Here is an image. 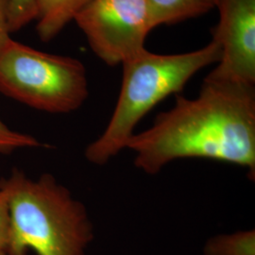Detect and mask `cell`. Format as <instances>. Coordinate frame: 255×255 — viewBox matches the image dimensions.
Listing matches in <instances>:
<instances>
[{
    "label": "cell",
    "mask_w": 255,
    "mask_h": 255,
    "mask_svg": "<svg viewBox=\"0 0 255 255\" xmlns=\"http://www.w3.org/2000/svg\"><path fill=\"white\" fill-rule=\"evenodd\" d=\"M126 148L148 175L175 160L202 158L246 167L255 181V86L204 79L197 98L177 95L173 107L134 133Z\"/></svg>",
    "instance_id": "6da1fadb"
},
{
    "label": "cell",
    "mask_w": 255,
    "mask_h": 255,
    "mask_svg": "<svg viewBox=\"0 0 255 255\" xmlns=\"http://www.w3.org/2000/svg\"><path fill=\"white\" fill-rule=\"evenodd\" d=\"M36 18V0H9V32L16 31Z\"/></svg>",
    "instance_id": "30bf717a"
},
{
    "label": "cell",
    "mask_w": 255,
    "mask_h": 255,
    "mask_svg": "<svg viewBox=\"0 0 255 255\" xmlns=\"http://www.w3.org/2000/svg\"><path fill=\"white\" fill-rule=\"evenodd\" d=\"M212 40L221 58L206 80L255 86V0H219Z\"/></svg>",
    "instance_id": "8992f818"
},
{
    "label": "cell",
    "mask_w": 255,
    "mask_h": 255,
    "mask_svg": "<svg viewBox=\"0 0 255 255\" xmlns=\"http://www.w3.org/2000/svg\"><path fill=\"white\" fill-rule=\"evenodd\" d=\"M204 255H255V230L210 238L204 247Z\"/></svg>",
    "instance_id": "9c48e42d"
},
{
    "label": "cell",
    "mask_w": 255,
    "mask_h": 255,
    "mask_svg": "<svg viewBox=\"0 0 255 255\" xmlns=\"http://www.w3.org/2000/svg\"><path fill=\"white\" fill-rule=\"evenodd\" d=\"M0 255H9L6 252H4V251H2V250H0Z\"/></svg>",
    "instance_id": "5bb4252c"
},
{
    "label": "cell",
    "mask_w": 255,
    "mask_h": 255,
    "mask_svg": "<svg viewBox=\"0 0 255 255\" xmlns=\"http://www.w3.org/2000/svg\"><path fill=\"white\" fill-rule=\"evenodd\" d=\"M152 27L173 25L216 9L219 0H147Z\"/></svg>",
    "instance_id": "ba28073f"
},
{
    "label": "cell",
    "mask_w": 255,
    "mask_h": 255,
    "mask_svg": "<svg viewBox=\"0 0 255 255\" xmlns=\"http://www.w3.org/2000/svg\"><path fill=\"white\" fill-rule=\"evenodd\" d=\"M41 144L35 138L11 130L0 120V152L9 153L10 151L27 146H39Z\"/></svg>",
    "instance_id": "8fae6325"
},
{
    "label": "cell",
    "mask_w": 255,
    "mask_h": 255,
    "mask_svg": "<svg viewBox=\"0 0 255 255\" xmlns=\"http://www.w3.org/2000/svg\"><path fill=\"white\" fill-rule=\"evenodd\" d=\"M9 0H0V50L9 42Z\"/></svg>",
    "instance_id": "4fadbf2b"
},
{
    "label": "cell",
    "mask_w": 255,
    "mask_h": 255,
    "mask_svg": "<svg viewBox=\"0 0 255 255\" xmlns=\"http://www.w3.org/2000/svg\"><path fill=\"white\" fill-rule=\"evenodd\" d=\"M221 48L215 41L198 50L161 55L143 49L122 64L119 100L101 136L85 149L86 159L103 165L127 147L138 123L170 95H178L196 73L218 64Z\"/></svg>",
    "instance_id": "3957f363"
},
{
    "label": "cell",
    "mask_w": 255,
    "mask_h": 255,
    "mask_svg": "<svg viewBox=\"0 0 255 255\" xmlns=\"http://www.w3.org/2000/svg\"><path fill=\"white\" fill-rule=\"evenodd\" d=\"M9 200L10 231L6 253L85 255L93 225L85 206L50 174L30 180L18 171L0 181Z\"/></svg>",
    "instance_id": "7a4b0ae2"
},
{
    "label": "cell",
    "mask_w": 255,
    "mask_h": 255,
    "mask_svg": "<svg viewBox=\"0 0 255 255\" xmlns=\"http://www.w3.org/2000/svg\"><path fill=\"white\" fill-rule=\"evenodd\" d=\"M0 92L37 110L70 113L88 97L86 69L77 59L9 39L0 50Z\"/></svg>",
    "instance_id": "277c9868"
},
{
    "label": "cell",
    "mask_w": 255,
    "mask_h": 255,
    "mask_svg": "<svg viewBox=\"0 0 255 255\" xmlns=\"http://www.w3.org/2000/svg\"><path fill=\"white\" fill-rule=\"evenodd\" d=\"M91 0H36L37 33L44 42L57 36Z\"/></svg>",
    "instance_id": "52a82bcc"
},
{
    "label": "cell",
    "mask_w": 255,
    "mask_h": 255,
    "mask_svg": "<svg viewBox=\"0 0 255 255\" xmlns=\"http://www.w3.org/2000/svg\"><path fill=\"white\" fill-rule=\"evenodd\" d=\"M10 231L9 200L6 191L0 189V250L6 252Z\"/></svg>",
    "instance_id": "7c38bea8"
},
{
    "label": "cell",
    "mask_w": 255,
    "mask_h": 255,
    "mask_svg": "<svg viewBox=\"0 0 255 255\" xmlns=\"http://www.w3.org/2000/svg\"><path fill=\"white\" fill-rule=\"evenodd\" d=\"M92 50L110 66L145 49L153 29L147 0H91L75 16Z\"/></svg>",
    "instance_id": "5b68a950"
}]
</instances>
